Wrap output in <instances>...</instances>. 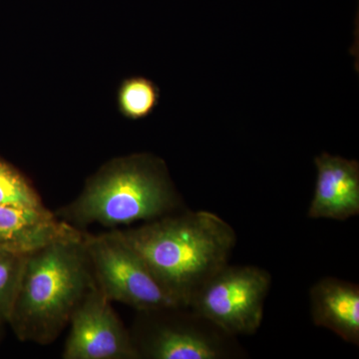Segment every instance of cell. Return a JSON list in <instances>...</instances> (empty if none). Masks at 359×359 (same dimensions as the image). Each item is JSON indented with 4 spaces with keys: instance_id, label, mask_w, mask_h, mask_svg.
<instances>
[{
    "instance_id": "obj_1",
    "label": "cell",
    "mask_w": 359,
    "mask_h": 359,
    "mask_svg": "<svg viewBox=\"0 0 359 359\" xmlns=\"http://www.w3.org/2000/svg\"><path fill=\"white\" fill-rule=\"evenodd\" d=\"M118 231L181 306H188L200 287L229 263L237 244L231 224L208 211L170 214Z\"/></svg>"
},
{
    "instance_id": "obj_2",
    "label": "cell",
    "mask_w": 359,
    "mask_h": 359,
    "mask_svg": "<svg viewBox=\"0 0 359 359\" xmlns=\"http://www.w3.org/2000/svg\"><path fill=\"white\" fill-rule=\"evenodd\" d=\"M96 287L83 235L33 250L25 256L9 323L23 341L52 344Z\"/></svg>"
},
{
    "instance_id": "obj_3",
    "label": "cell",
    "mask_w": 359,
    "mask_h": 359,
    "mask_svg": "<svg viewBox=\"0 0 359 359\" xmlns=\"http://www.w3.org/2000/svg\"><path fill=\"white\" fill-rule=\"evenodd\" d=\"M180 205L164 163L152 156L134 155L101 169L76 199L55 215L79 230L93 224L117 226L153 221L172 214Z\"/></svg>"
},
{
    "instance_id": "obj_4",
    "label": "cell",
    "mask_w": 359,
    "mask_h": 359,
    "mask_svg": "<svg viewBox=\"0 0 359 359\" xmlns=\"http://www.w3.org/2000/svg\"><path fill=\"white\" fill-rule=\"evenodd\" d=\"M133 339L139 358L230 359L244 356L233 335L188 306L140 311Z\"/></svg>"
},
{
    "instance_id": "obj_5",
    "label": "cell",
    "mask_w": 359,
    "mask_h": 359,
    "mask_svg": "<svg viewBox=\"0 0 359 359\" xmlns=\"http://www.w3.org/2000/svg\"><path fill=\"white\" fill-rule=\"evenodd\" d=\"M83 244L97 287L108 301L121 302L138 311L181 306L118 230L97 236L83 233Z\"/></svg>"
},
{
    "instance_id": "obj_6",
    "label": "cell",
    "mask_w": 359,
    "mask_h": 359,
    "mask_svg": "<svg viewBox=\"0 0 359 359\" xmlns=\"http://www.w3.org/2000/svg\"><path fill=\"white\" fill-rule=\"evenodd\" d=\"M271 283L263 269L226 264L193 295L188 308L233 337L254 334Z\"/></svg>"
},
{
    "instance_id": "obj_7",
    "label": "cell",
    "mask_w": 359,
    "mask_h": 359,
    "mask_svg": "<svg viewBox=\"0 0 359 359\" xmlns=\"http://www.w3.org/2000/svg\"><path fill=\"white\" fill-rule=\"evenodd\" d=\"M65 359H137L133 339L111 302L94 287L71 316Z\"/></svg>"
},
{
    "instance_id": "obj_8",
    "label": "cell",
    "mask_w": 359,
    "mask_h": 359,
    "mask_svg": "<svg viewBox=\"0 0 359 359\" xmlns=\"http://www.w3.org/2000/svg\"><path fill=\"white\" fill-rule=\"evenodd\" d=\"M316 182L308 217L346 221L359 214V164L328 153L314 158Z\"/></svg>"
},
{
    "instance_id": "obj_9",
    "label": "cell",
    "mask_w": 359,
    "mask_h": 359,
    "mask_svg": "<svg viewBox=\"0 0 359 359\" xmlns=\"http://www.w3.org/2000/svg\"><path fill=\"white\" fill-rule=\"evenodd\" d=\"M83 231L44 209L0 205V250L26 255L45 245L76 240Z\"/></svg>"
},
{
    "instance_id": "obj_10",
    "label": "cell",
    "mask_w": 359,
    "mask_h": 359,
    "mask_svg": "<svg viewBox=\"0 0 359 359\" xmlns=\"http://www.w3.org/2000/svg\"><path fill=\"white\" fill-rule=\"evenodd\" d=\"M311 313L316 327L359 344V287L337 278H321L309 292Z\"/></svg>"
},
{
    "instance_id": "obj_11",
    "label": "cell",
    "mask_w": 359,
    "mask_h": 359,
    "mask_svg": "<svg viewBox=\"0 0 359 359\" xmlns=\"http://www.w3.org/2000/svg\"><path fill=\"white\" fill-rule=\"evenodd\" d=\"M159 98V89L151 80L133 77L122 84L118 102L125 117L139 120L147 117L154 111Z\"/></svg>"
},
{
    "instance_id": "obj_12",
    "label": "cell",
    "mask_w": 359,
    "mask_h": 359,
    "mask_svg": "<svg viewBox=\"0 0 359 359\" xmlns=\"http://www.w3.org/2000/svg\"><path fill=\"white\" fill-rule=\"evenodd\" d=\"M0 205L44 209L39 194L18 171L0 161Z\"/></svg>"
},
{
    "instance_id": "obj_13",
    "label": "cell",
    "mask_w": 359,
    "mask_h": 359,
    "mask_svg": "<svg viewBox=\"0 0 359 359\" xmlns=\"http://www.w3.org/2000/svg\"><path fill=\"white\" fill-rule=\"evenodd\" d=\"M25 256L0 250V321H8L11 318Z\"/></svg>"
}]
</instances>
